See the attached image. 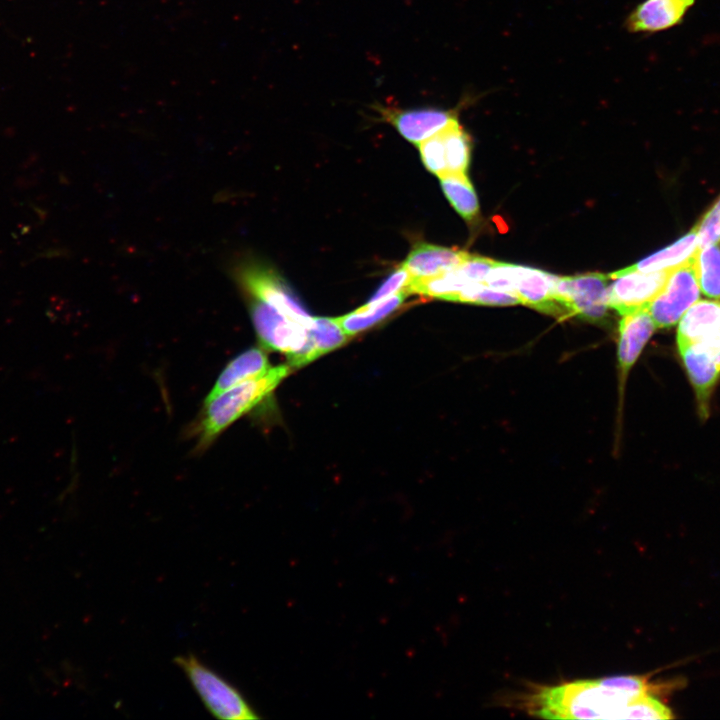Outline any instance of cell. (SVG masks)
Segmentation results:
<instances>
[{
	"mask_svg": "<svg viewBox=\"0 0 720 720\" xmlns=\"http://www.w3.org/2000/svg\"><path fill=\"white\" fill-rule=\"evenodd\" d=\"M698 248L720 244V197L696 224Z\"/></svg>",
	"mask_w": 720,
	"mask_h": 720,
	"instance_id": "cell-24",
	"label": "cell"
},
{
	"mask_svg": "<svg viewBox=\"0 0 720 720\" xmlns=\"http://www.w3.org/2000/svg\"><path fill=\"white\" fill-rule=\"evenodd\" d=\"M698 250L697 227L695 225L674 243L647 256L633 266L645 272L672 270L693 259Z\"/></svg>",
	"mask_w": 720,
	"mask_h": 720,
	"instance_id": "cell-16",
	"label": "cell"
},
{
	"mask_svg": "<svg viewBox=\"0 0 720 720\" xmlns=\"http://www.w3.org/2000/svg\"><path fill=\"white\" fill-rule=\"evenodd\" d=\"M439 179L442 190L453 208L469 222L477 218L478 198L466 173L448 172Z\"/></svg>",
	"mask_w": 720,
	"mask_h": 720,
	"instance_id": "cell-18",
	"label": "cell"
},
{
	"mask_svg": "<svg viewBox=\"0 0 720 720\" xmlns=\"http://www.w3.org/2000/svg\"><path fill=\"white\" fill-rule=\"evenodd\" d=\"M456 301L494 306L520 303L516 295L493 289L484 283H470L460 291Z\"/></svg>",
	"mask_w": 720,
	"mask_h": 720,
	"instance_id": "cell-21",
	"label": "cell"
},
{
	"mask_svg": "<svg viewBox=\"0 0 720 720\" xmlns=\"http://www.w3.org/2000/svg\"><path fill=\"white\" fill-rule=\"evenodd\" d=\"M677 344L696 393L699 414L706 417L720 378V301L695 302L680 319Z\"/></svg>",
	"mask_w": 720,
	"mask_h": 720,
	"instance_id": "cell-2",
	"label": "cell"
},
{
	"mask_svg": "<svg viewBox=\"0 0 720 720\" xmlns=\"http://www.w3.org/2000/svg\"><path fill=\"white\" fill-rule=\"evenodd\" d=\"M412 279V276L403 266L399 267L383 282L368 303L381 301L402 291L408 292L407 289Z\"/></svg>",
	"mask_w": 720,
	"mask_h": 720,
	"instance_id": "cell-25",
	"label": "cell"
},
{
	"mask_svg": "<svg viewBox=\"0 0 720 720\" xmlns=\"http://www.w3.org/2000/svg\"><path fill=\"white\" fill-rule=\"evenodd\" d=\"M619 323L618 362L622 373L636 362L656 325L648 308L622 315Z\"/></svg>",
	"mask_w": 720,
	"mask_h": 720,
	"instance_id": "cell-14",
	"label": "cell"
},
{
	"mask_svg": "<svg viewBox=\"0 0 720 720\" xmlns=\"http://www.w3.org/2000/svg\"><path fill=\"white\" fill-rule=\"evenodd\" d=\"M448 172L466 173L471 159L472 142L458 121L441 130Z\"/></svg>",
	"mask_w": 720,
	"mask_h": 720,
	"instance_id": "cell-19",
	"label": "cell"
},
{
	"mask_svg": "<svg viewBox=\"0 0 720 720\" xmlns=\"http://www.w3.org/2000/svg\"><path fill=\"white\" fill-rule=\"evenodd\" d=\"M425 167L438 177L448 173L441 131L418 144Z\"/></svg>",
	"mask_w": 720,
	"mask_h": 720,
	"instance_id": "cell-23",
	"label": "cell"
},
{
	"mask_svg": "<svg viewBox=\"0 0 720 720\" xmlns=\"http://www.w3.org/2000/svg\"><path fill=\"white\" fill-rule=\"evenodd\" d=\"M696 272L700 291L720 301V246L709 245L699 249L696 255Z\"/></svg>",
	"mask_w": 720,
	"mask_h": 720,
	"instance_id": "cell-20",
	"label": "cell"
},
{
	"mask_svg": "<svg viewBox=\"0 0 720 720\" xmlns=\"http://www.w3.org/2000/svg\"><path fill=\"white\" fill-rule=\"evenodd\" d=\"M175 663L185 673L208 711L219 719L250 720L258 715L242 693L204 665L195 655H179Z\"/></svg>",
	"mask_w": 720,
	"mask_h": 720,
	"instance_id": "cell-7",
	"label": "cell"
},
{
	"mask_svg": "<svg viewBox=\"0 0 720 720\" xmlns=\"http://www.w3.org/2000/svg\"><path fill=\"white\" fill-rule=\"evenodd\" d=\"M468 256L469 253L463 250L420 242L413 247L401 266L413 279H421L453 270Z\"/></svg>",
	"mask_w": 720,
	"mask_h": 720,
	"instance_id": "cell-13",
	"label": "cell"
},
{
	"mask_svg": "<svg viewBox=\"0 0 720 720\" xmlns=\"http://www.w3.org/2000/svg\"><path fill=\"white\" fill-rule=\"evenodd\" d=\"M245 298L260 300L287 318L309 328L314 318L271 266L252 257L240 258L231 269Z\"/></svg>",
	"mask_w": 720,
	"mask_h": 720,
	"instance_id": "cell-5",
	"label": "cell"
},
{
	"mask_svg": "<svg viewBox=\"0 0 720 720\" xmlns=\"http://www.w3.org/2000/svg\"><path fill=\"white\" fill-rule=\"evenodd\" d=\"M409 295L408 292L402 291L381 301L366 303L359 309L337 317L335 320L347 336H353L388 317L403 304Z\"/></svg>",
	"mask_w": 720,
	"mask_h": 720,
	"instance_id": "cell-17",
	"label": "cell"
},
{
	"mask_svg": "<svg viewBox=\"0 0 720 720\" xmlns=\"http://www.w3.org/2000/svg\"><path fill=\"white\" fill-rule=\"evenodd\" d=\"M671 270L645 272L633 265L610 274L608 305L621 315L648 308Z\"/></svg>",
	"mask_w": 720,
	"mask_h": 720,
	"instance_id": "cell-10",
	"label": "cell"
},
{
	"mask_svg": "<svg viewBox=\"0 0 720 720\" xmlns=\"http://www.w3.org/2000/svg\"><path fill=\"white\" fill-rule=\"evenodd\" d=\"M682 682H651L649 675L575 680L534 687L523 705L547 719H670L671 709L656 695L670 693Z\"/></svg>",
	"mask_w": 720,
	"mask_h": 720,
	"instance_id": "cell-1",
	"label": "cell"
},
{
	"mask_svg": "<svg viewBox=\"0 0 720 720\" xmlns=\"http://www.w3.org/2000/svg\"><path fill=\"white\" fill-rule=\"evenodd\" d=\"M697 0H643L627 15L625 29L653 34L681 24Z\"/></svg>",
	"mask_w": 720,
	"mask_h": 720,
	"instance_id": "cell-12",
	"label": "cell"
},
{
	"mask_svg": "<svg viewBox=\"0 0 720 720\" xmlns=\"http://www.w3.org/2000/svg\"><path fill=\"white\" fill-rule=\"evenodd\" d=\"M290 368L286 364L269 367L260 375L235 385L204 403L205 408L197 431V448L206 449L224 430L260 404L289 374Z\"/></svg>",
	"mask_w": 720,
	"mask_h": 720,
	"instance_id": "cell-3",
	"label": "cell"
},
{
	"mask_svg": "<svg viewBox=\"0 0 720 720\" xmlns=\"http://www.w3.org/2000/svg\"><path fill=\"white\" fill-rule=\"evenodd\" d=\"M695 261L696 256L672 269L664 287L650 303L648 311L656 327L674 325L699 299L700 287Z\"/></svg>",
	"mask_w": 720,
	"mask_h": 720,
	"instance_id": "cell-9",
	"label": "cell"
},
{
	"mask_svg": "<svg viewBox=\"0 0 720 720\" xmlns=\"http://www.w3.org/2000/svg\"><path fill=\"white\" fill-rule=\"evenodd\" d=\"M558 276L548 272L505 262L495 261L484 284L516 295L520 303L556 316H569L566 308L555 298Z\"/></svg>",
	"mask_w": 720,
	"mask_h": 720,
	"instance_id": "cell-6",
	"label": "cell"
},
{
	"mask_svg": "<svg viewBox=\"0 0 720 720\" xmlns=\"http://www.w3.org/2000/svg\"><path fill=\"white\" fill-rule=\"evenodd\" d=\"M494 263L495 260L493 259L469 254L458 268L468 281L472 283H484Z\"/></svg>",
	"mask_w": 720,
	"mask_h": 720,
	"instance_id": "cell-26",
	"label": "cell"
},
{
	"mask_svg": "<svg viewBox=\"0 0 720 720\" xmlns=\"http://www.w3.org/2000/svg\"><path fill=\"white\" fill-rule=\"evenodd\" d=\"M246 299L260 342L285 354L290 367L299 368L321 356L307 328L260 300Z\"/></svg>",
	"mask_w": 720,
	"mask_h": 720,
	"instance_id": "cell-4",
	"label": "cell"
},
{
	"mask_svg": "<svg viewBox=\"0 0 720 720\" xmlns=\"http://www.w3.org/2000/svg\"><path fill=\"white\" fill-rule=\"evenodd\" d=\"M266 353L261 348H250L232 359L219 374L204 403L246 380L256 377L269 368Z\"/></svg>",
	"mask_w": 720,
	"mask_h": 720,
	"instance_id": "cell-15",
	"label": "cell"
},
{
	"mask_svg": "<svg viewBox=\"0 0 720 720\" xmlns=\"http://www.w3.org/2000/svg\"><path fill=\"white\" fill-rule=\"evenodd\" d=\"M307 329L321 355L341 346L347 337L335 318L315 317Z\"/></svg>",
	"mask_w": 720,
	"mask_h": 720,
	"instance_id": "cell-22",
	"label": "cell"
},
{
	"mask_svg": "<svg viewBox=\"0 0 720 720\" xmlns=\"http://www.w3.org/2000/svg\"><path fill=\"white\" fill-rule=\"evenodd\" d=\"M375 110L403 138L417 145L458 121L456 109L445 110L433 107L402 109L391 105H376Z\"/></svg>",
	"mask_w": 720,
	"mask_h": 720,
	"instance_id": "cell-11",
	"label": "cell"
},
{
	"mask_svg": "<svg viewBox=\"0 0 720 720\" xmlns=\"http://www.w3.org/2000/svg\"><path fill=\"white\" fill-rule=\"evenodd\" d=\"M610 274L586 273L559 277L555 283V298L570 315L584 320L600 321L608 311Z\"/></svg>",
	"mask_w": 720,
	"mask_h": 720,
	"instance_id": "cell-8",
	"label": "cell"
}]
</instances>
